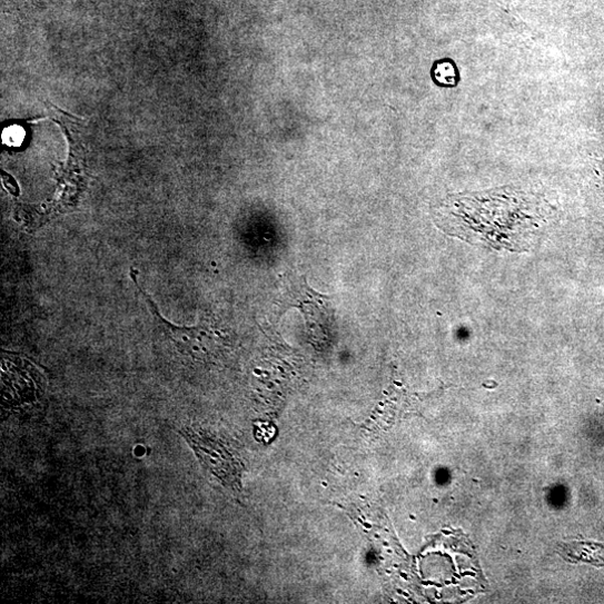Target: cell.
I'll list each match as a JSON object with an SVG mask.
<instances>
[{"mask_svg": "<svg viewBox=\"0 0 604 604\" xmlns=\"http://www.w3.org/2000/svg\"><path fill=\"white\" fill-rule=\"evenodd\" d=\"M180 435L191 447L200 464L227 488L234 492L241 491L242 465L222 443L189 428L181 429Z\"/></svg>", "mask_w": 604, "mask_h": 604, "instance_id": "obj_1", "label": "cell"}, {"mask_svg": "<svg viewBox=\"0 0 604 604\" xmlns=\"http://www.w3.org/2000/svg\"><path fill=\"white\" fill-rule=\"evenodd\" d=\"M433 77L436 83L443 87H455L458 82V72L449 60H443L435 65Z\"/></svg>", "mask_w": 604, "mask_h": 604, "instance_id": "obj_2", "label": "cell"}]
</instances>
